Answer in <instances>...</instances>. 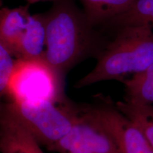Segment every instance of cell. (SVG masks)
<instances>
[{
  "label": "cell",
  "instance_id": "1",
  "mask_svg": "<svg viewBox=\"0 0 153 153\" xmlns=\"http://www.w3.org/2000/svg\"><path fill=\"white\" fill-rule=\"evenodd\" d=\"M43 15L46 29L44 59L63 77L79 63L98 58L110 41L89 22L74 0H55Z\"/></svg>",
  "mask_w": 153,
  "mask_h": 153
},
{
  "label": "cell",
  "instance_id": "2",
  "mask_svg": "<svg viewBox=\"0 0 153 153\" xmlns=\"http://www.w3.org/2000/svg\"><path fill=\"white\" fill-rule=\"evenodd\" d=\"M113 33L94 68L76 82V89L110 80L123 82L153 64L152 26H126Z\"/></svg>",
  "mask_w": 153,
  "mask_h": 153
},
{
  "label": "cell",
  "instance_id": "3",
  "mask_svg": "<svg viewBox=\"0 0 153 153\" xmlns=\"http://www.w3.org/2000/svg\"><path fill=\"white\" fill-rule=\"evenodd\" d=\"M7 107L41 145L51 151L71 131L79 106L67 98L57 101L14 103Z\"/></svg>",
  "mask_w": 153,
  "mask_h": 153
},
{
  "label": "cell",
  "instance_id": "4",
  "mask_svg": "<svg viewBox=\"0 0 153 153\" xmlns=\"http://www.w3.org/2000/svg\"><path fill=\"white\" fill-rule=\"evenodd\" d=\"M64 78L44 58L16 59L5 94L14 103L61 101Z\"/></svg>",
  "mask_w": 153,
  "mask_h": 153
},
{
  "label": "cell",
  "instance_id": "5",
  "mask_svg": "<svg viewBox=\"0 0 153 153\" xmlns=\"http://www.w3.org/2000/svg\"><path fill=\"white\" fill-rule=\"evenodd\" d=\"M98 117L114 136L120 153H153L144 134L108 97L99 95L91 104Z\"/></svg>",
  "mask_w": 153,
  "mask_h": 153
},
{
  "label": "cell",
  "instance_id": "6",
  "mask_svg": "<svg viewBox=\"0 0 153 153\" xmlns=\"http://www.w3.org/2000/svg\"><path fill=\"white\" fill-rule=\"evenodd\" d=\"M75 127L92 153H120L114 136L98 117L91 104L80 105Z\"/></svg>",
  "mask_w": 153,
  "mask_h": 153
},
{
  "label": "cell",
  "instance_id": "7",
  "mask_svg": "<svg viewBox=\"0 0 153 153\" xmlns=\"http://www.w3.org/2000/svg\"><path fill=\"white\" fill-rule=\"evenodd\" d=\"M0 153H43L41 145L0 101Z\"/></svg>",
  "mask_w": 153,
  "mask_h": 153
},
{
  "label": "cell",
  "instance_id": "8",
  "mask_svg": "<svg viewBox=\"0 0 153 153\" xmlns=\"http://www.w3.org/2000/svg\"><path fill=\"white\" fill-rule=\"evenodd\" d=\"M30 16L28 5L0 8V44L14 57Z\"/></svg>",
  "mask_w": 153,
  "mask_h": 153
},
{
  "label": "cell",
  "instance_id": "9",
  "mask_svg": "<svg viewBox=\"0 0 153 153\" xmlns=\"http://www.w3.org/2000/svg\"><path fill=\"white\" fill-rule=\"evenodd\" d=\"M46 46V29L43 13L29 17L21 38L15 59L44 58Z\"/></svg>",
  "mask_w": 153,
  "mask_h": 153
},
{
  "label": "cell",
  "instance_id": "10",
  "mask_svg": "<svg viewBox=\"0 0 153 153\" xmlns=\"http://www.w3.org/2000/svg\"><path fill=\"white\" fill-rule=\"evenodd\" d=\"M150 25L153 28V0H135L123 14L114 17L99 28L114 33L119 28L131 26Z\"/></svg>",
  "mask_w": 153,
  "mask_h": 153
},
{
  "label": "cell",
  "instance_id": "11",
  "mask_svg": "<svg viewBox=\"0 0 153 153\" xmlns=\"http://www.w3.org/2000/svg\"><path fill=\"white\" fill-rule=\"evenodd\" d=\"M88 20L97 28L123 14L135 0H78Z\"/></svg>",
  "mask_w": 153,
  "mask_h": 153
},
{
  "label": "cell",
  "instance_id": "12",
  "mask_svg": "<svg viewBox=\"0 0 153 153\" xmlns=\"http://www.w3.org/2000/svg\"><path fill=\"white\" fill-rule=\"evenodd\" d=\"M122 83L125 90L124 101L153 106V64Z\"/></svg>",
  "mask_w": 153,
  "mask_h": 153
},
{
  "label": "cell",
  "instance_id": "13",
  "mask_svg": "<svg viewBox=\"0 0 153 153\" xmlns=\"http://www.w3.org/2000/svg\"><path fill=\"white\" fill-rule=\"evenodd\" d=\"M115 104L120 111L140 129L153 148V106L126 101H117Z\"/></svg>",
  "mask_w": 153,
  "mask_h": 153
},
{
  "label": "cell",
  "instance_id": "14",
  "mask_svg": "<svg viewBox=\"0 0 153 153\" xmlns=\"http://www.w3.org/2000/svg\"><path fill=\"white\" fill-rule=\"evenodd\" d=\"M52 152L57 153H92L82 140L75 123L65 137L57 143Z\"/></svg>",
  "mask_w": 153,
  "mask_h": 153
},
{
  "label": "cell",
  "instance_id": "15",
  "mask_svg": "<svg viewBox=\"0 0 153 153\" xmlns=\"http://www.w3.org/2000/svg\"><path fill=\"white\" fill-rule=\"evenodd\" d=\"M14 57L0 44V97L5 94L8 81L15 64Z\"/></svg>",
  "mask_w": 153,
  "mask_h": 153
},
{
  "label": "cell",
  "instance_id": "16",
  "mask_svg": "<svg viewBox=\"0 0 153 153\" xmlns=\"http://www.w3.org/2000/svg\"><path fill=\"white\" fill-rule=\"evenodd\" d=\"M28 4H33L38 3V2H43V1H55V0H26Z\"/></svg>",
  "mask_w": 153,
  "mask_h": 153
},
{
  "label": "cell",
  "instance_id": "17",
  "mask_svg": "<svg viewBox=\"0 0 153 153\" xmlns=\"http://www.w3.org/2000/svg\"><path fill=\"white\" fill-rule=\"evenodd\" d=\"M3 7V0H0V8Z\"/></svg>",
  "mask_w": 153,
  "mask_h": 153
}]
</instances>
